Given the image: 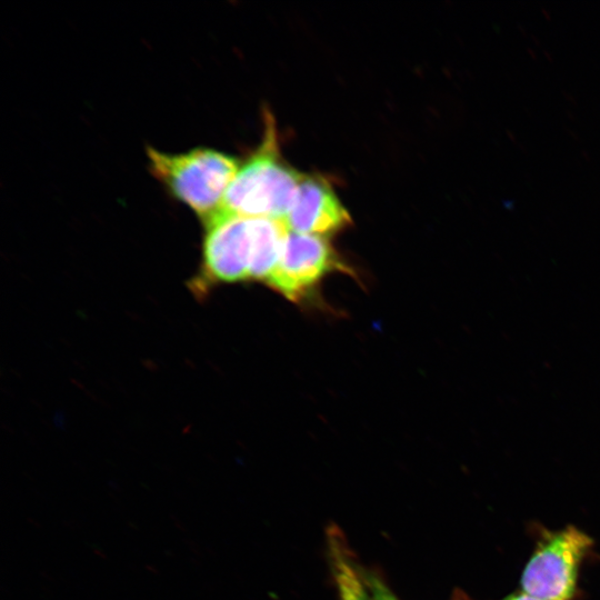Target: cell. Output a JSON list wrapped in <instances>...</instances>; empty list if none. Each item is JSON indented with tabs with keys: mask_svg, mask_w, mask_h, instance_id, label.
Masks as SVG:
<instances>
[{
	"mask_svg": "<svg viewBox=\"0 0 600 600\" xmlns=\"http://www.w3.org/2000/svg\"><path fill=\"white\" fill-rule=\"evenodd\" d=\"M371 600H400L391 589L374 573L366 577Z\"/></svg>",
	"mask_w": 600,
	"mask_h": 600,
	"instance_id": "obj_8",
	"label": "cell"
},
{
	"mask_svg": "<svg viewBox=\"0 0 600 600\" xmlns=\"http://www.w3.org/2000/svg\"><path fill=\"white\" fill-rule=\"evenodd\" d=\"M258 149L239 167L217 212L284 220L303 174L281 157L271 114Z\"/></svg>",
	"mask_w": 600,
	"mask_h": 600,
	"instance_id": "obj_1",
	"label": "cell"
},
{
	"mask_svg": "<svg viewBox=\"0 0 600 600\" xmlns=\"http://www.w3.org/2000/svg\"><path fill=\"white\" fill-rule=\"evenodd\" d=\"M328 546L339 600H371L367 580L357 568L343 536L336 527L329 529Z\"/></svg>",
	"mask_w": 600,
	"mask_h": 600,
	"instance_id": "obj_7",
	"label": "cell"
},
{
	"mask_svg": "<svg viewBox=\"0 0 600 600\" xmlns=\"http://www.w3.org/2000/svg\"><path fill=\"white\" fill-rule=\"evenodd\" d=\"M339 267L326 237L289 231L279 261L266 282L286 298L299 301Z\"/></svg>",
	"mask_w": 600,
	"mask_h": 600,
	"instance_id": "obj_5",
	"label": "cell"
},
{
	"mask_svg": "<svg viewBox=\"0 0 600 600\" xmlns=\"http://www.w3.org/2000/svg\"><path fill=\"white\" fill-rule=\"evenodd\" d=\"M203 223L202 264L194 284L197 293L216 283L252 280L254 219L216 212Z\"/></svg>",
	"mask_w": 600,
	"mask_h": 600,
	"instance_id": "obj_4",
	"label": "cell"
},
{
	"mask_svg": "<svg viewBox=\"0 0 600 600\" xmlns=\"http://www.w3.org/2000/svg\"><path fill=\"white\" fill-rule=\"evenodd\" d=\"M503 600H543V599L530 596L524 592H520V593L510 594L506 597Z\"/></svg>",
	"mask_w": 600,
	"mask_h": 600,
	"instance_id": "obj_9",
	"label": "cell"
},
{
	"mask_svg": "<svg viewBox=\"0 0 600 600\" xmlns=\"http://www.w3.org/2000/svg\"><path fill=\"white\" fill-rule=\"evenodd\" d=\"M592 543L573 526L544 534L522 571V592L543 600H572L580 566Z\"/></svg>",
	"mask_w": 600,
	"mask_h": 600,
	"instance_id": "obj_3",
	"label": "cell"
},
{
	"mask_svg": "<svg viewBox=\"0 0 600 600\" xmlns=\"http://www.w3.org/2000/svg\"><path fill=\"white\" fill-rule=\"evenodd\" d=\"M147 156L152 176L202 221L219 210L240 167L236 158L208 148L166 153L148 147Z\"/></svg>",
	"mask_w": 600,
	"mask_h": 600,
	"instance_id": "obj_2",
	"label": "cell"
},
{
	"mask_svg": "<svg viewBox=\"0 0 600 600\" xmlns=\"http://www.w3.org/2000/svg\"><path fill=\"white\" fill-rule=\"evenodd\" d=\"M289 231L327 237L351 223L331 186L318 177H303L283 220Z\"/></svg>",
	"mask_w": 600,
	"mask_h": 600,
	"instance_id": "obj_6",
	"label": "cell"
}]
</instances>
